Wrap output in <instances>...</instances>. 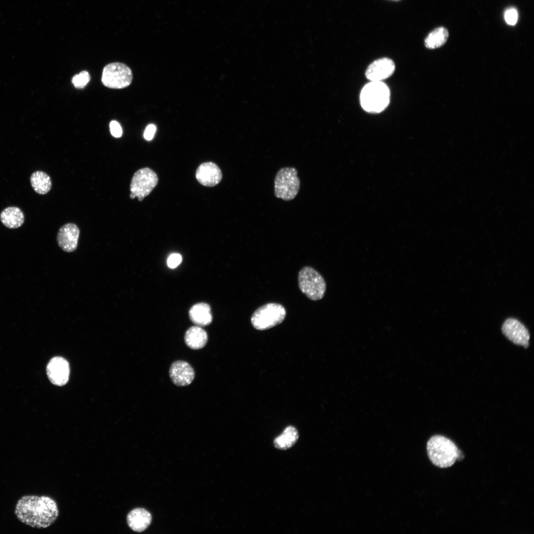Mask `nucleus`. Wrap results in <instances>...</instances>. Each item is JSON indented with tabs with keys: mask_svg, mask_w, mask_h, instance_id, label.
I'll list each match as a JSON object with an SVG mask.
<instances>
[{
	"mask_svg": "<svg viewBox=\"0 0 534 534\" xmlns=\"http://www.w3.org/2000/svg\"><path fill=\"white\" fill-rule=\"evenodd\" d=\"M90 79L89 73L86 71H83L80 74L73 77L72 83L76 88L81 89L86 86Z\"/></svg>",
	"mask_w": 534,
	"mask_h": 534,
	"instance_id": "obj_22",
	"label": "nucleus"
},
{
	"mask_svg": "<svg viewBox=\"0 0 534 534\" xmlns=\"http://www.w3.org/2000/svg\"><path fill=\"white\" fill-rule=\"evenodd\" d=\"M518 13L514 8L507 9L504 14V19L506 22L510 25H515L518 20Z\"/></svg>",
	"mask_w": 534,
	"mask_h": 534,
	"instance_id": "obj_23",
	"label": "nucleus"
},
{
	"mask_svg": "<svg viewBox=\"0 0 534 534\" xmlns=\"http://www.w3.org/2000/svg\"><path fill=\"white\" fill-rule=\"evenodd\" d=\"M284 307L278 303H270L258 308L253 313L251 321L253 327L259 330L271 328L281 323L286 316Z\"/></svg>",
	"mask_w": 534,
	"mask_h": 534,
	"instance_id": "obj_4",
	"label": "nucleus"
},
{
	"mask_svg": "<svg viewBox=\"0 0 534 534\" xmlns=\"http://www.w3.org/2000/svg\"><path fill=\"white\" fill-rule=\"evenodd\" d=\"M132 79V72L128 66L122 63L114 62L104 67L101 81L107 88L121 89L128 87Z\"/></svg>",
	"mask_w": 534,
	"mask_h": 534,
	"instance_id": "obj_7",
	"label": "nucleus"
},
{
	"mask_svg": "<svg viewBox=\"0 0 534 534\" xmlns=\"http://www.w3.org/2000/svg\"><path fill=\"white\" fill-rule=\"evenodd\" d=\"M152 516L149 512L142 508H136L127 515V522L134 531L140 533L145 530L151 524Z\"/></svg>",
	"mask_w": 534,
	"mask_h": 534,
	"instance_id": "obj_15",
	"label": "nucleus"
},
{
	"mask_svg": "<svg viewBox=\"0 0 534 534\" xmlns=\"http://www.w3.org/2000/svg\"><path fill=\"white\" fill-rule=\"evenodd\" d=\"M170 377L173 383L178 386H186L191 383L194 378V371L187 362L177 360L174 362L169 369Z\"/></svg>",
	"mask_w": 534,
	"mask_h": 534,
	"instance_id": "obj_13",
	"label": "nucleus"
},
{
	"mask_svg": "<svg viewBox=\"0 0 534 534\" xmlns=\"http://www.w3.org/2000/svg\"><path fill=\"white\" fill-rule=\"evenodd\" d=\"M195 176L198 182L203 185L212 187L221 181L222 173L216 164L209 162L202 163L198 167Z\"/></svg>",
	"mask_w": 534,
	"mask_h": 534,
	"instance_id": "obj_14",
	"label": "nucleus"
},
{
	"mask_svg": "<svg viewBox=\"0 0 534 534\" xmlns=\"http://www.w3.org/2000/svg\"><path fill=\"white\" fill-rule=\"evenodd\" d=\"M189 315L192 322L200 327L209 325L213 320L211 307L205 303L193 305L189 310Z\"/></svg>",
	"mask_w": 534,
	"mask_h": 534,
	"instance_id": "obj_16",
	"label": "nucleus"
},
{
	"mask_svg": "<svg viewBox=\"0 0 534 534\" xmlns=\"http://www.w3.org/2000/svg\"><path fill=\"white\" fill-rule=\"evenodd\" d=\"M80 229L73 223H67L59 229L56 236L58 246L64 251L70 253L77 249Z\"/></svg>",
	"mask_w": 534,
	"mask_h": 534,
	"instance_id": "obj_11",
	"label": "nucleus"
},
{
	"mask_svg": "<svg viewBox=\"0 0 534 534\" xmlns=\"http://www.w3.org/2000/svg\"><path fill=\"white\" fill-rule=\"evenodd\" d=\"M208 339V335L206 331L198 326L190 327L184 335V341L186 345L193 350L203 348L206 345Z\"/></svg>",
	"mask_w": 534,
	"mask_h": 534,
	"instance_id": "obj_18",
	"label": "nucleus"
},
{
	"mask_svg": "<svg viewBox=\"0 0 534 534\" xmlns=\"http://www.w3.org/2000/svg\"><path fill=\"white\" fill-rule=\"evenodd\" d=\"M156 128L154 125L150 124L148 125L144 133V137L146 140H151L154 135L156 132Z\"/></svg>",
	"mask_w": 534,
	"mask_h": 534,
	"instance_id": "obj_26",
	"label": "nucleus"
},
{
	"mask_svg": "<svg viewBox=\"0 0 534 534\" xmlns=\"http://www.w3.org/2000/svg\"><path fill=\"white\" fill-rule=\"evenodd\" d=\"M110 129L111 134L115 137H120L122 135V129L119 123L116 121H112L110 123Z\"/></svg>",
	"mask_w": 534,
	"mask_h": 534,
	"instance_id": "obj_25",
	"label": "nucleus"
},
{
	"mask_svg": "<svg viewBox=\"0 0 534 534\" xmlns=\"http://www.w3.org/2000/svg\"><path fill=\"white\" fill-rule=\"evenodd\" d=\"M182 261V257L178 253H173L167 259L168 266L171 268H176Z\"/></svg>",
	"mask_w": 534,
	"mask_h": 534,
	"instance_id": "obj_24",
	"label": "nucleus"
},
{
	"mask_svg": "<svg viewBox=\"0 0 534 534\" xmlns=\"http://www.w3.org/2000/svg\"><path fill=\"white\" fill-rule=\"evenodd\" d=\"M503 334L516 345L527 348L530 334L525 326L518 320L510 318L506 319L502 327Z\"/></svg>",
	"mask_w": 534,
	"mask_h": 534,
	"instance_id": "obj_10",
	"label": "nucleus"
},
{
	"mask_svg": "<svg viewBox=\"0 0 534 534\" xmlns=\"http://www.w3.org/2000/svg\"><path fill=\"white\" fill-rule=\"evenodd\" d=\"M158 178L156 173L149 168L137 170L133 175L130 184V197H135L141 202L156 186Z\"/></svg>",
	"mask_w": 534,
	"mask_h": 534,
	"instance_id": "obj_8",
	"label": "nucleus"
},
{
	"mask_svg": "<svg viewBox=\"0 0 534 534\" xmlns=\"http://www.w3.org/2000/svg\"><path fill=\"white\" fill-rule=\"evenodd\" d=\"M30 180L33 189L39 194H46L51 188V178L48 174L43 171L33 172L30 176Z\"/></svg>",
	"mask_w": 534,
	"mask_h": 534,
	"instance_id": "obj_19",
	"label": "nucleus"
},
{
	"mask_svg": "<svg viewBox=\"0 0 534 534\" xmlns=\"http://www.w3.org/2000/svg\"><path fill=\"white\" fill-rule=\"evenodd\" d=\"M298 284L301 292L313 301L321 299L324 296L326 285L321 275L310 267H305L298 274Z\"/></svg>",
	"mask_w": 534,
	"mask_h": 534,
	"instance_id": "obj_6",
	"label": "nucleus"
},
{
	"mask_svg": "<svg viewBox=\"0 0 534 534\" xmlns=\"http://www.w3.org/2000/svg\"><path fill=\"white\" fill-rule=\"evenodd\" d=\"M448 36L447 29L444 27H438L428 35L424 41L425 45L429 49L440 47L446 43Z\"/></svg>",
	"mask_w": 534,
	"mask_h": 534,
	"instance_id": "obj_21",
	"label": "nucleus"
},
{
	"mask_svg": "<svg viewBox=\"0 0 534 534\" xmlns=\"http://www.w3.org/2000/svg\"><path fill=\"white\" fill-rule=\"evenodd\" d=\"M24 214L18 207L10 206L0 213V220L7 228L15 229L22 226L24 222Z\"/></svg>",
	"mask_w": 534,
	"mask_h": 534,
	"instance_id": "obj_17",
	"label": "nucleus"
},
{
	"mask_svg": "<svg viewBox=\"0 0 534 534\" xmlns=\"http://www.w3.org/2000/svg\"><path fill=\"white\" fill-rule=\"evenodd\" d=\"M297 174L294 167H284L278 171L274 179V195L277 198L285 201L294 199L300 187Z\"/></svg>",
	"mask_w": 534,
	"mask_h": 534,
	"instance_id": "obj_5",
	"label": "nucleus"
},
{
	"mask_svg": "<svg viewBox=\"0 0 534 534\" xmlns=\"http://www.w3.org/2000/svg\"><path fill=\"white\" fill-rule=\"evenodd\" d=\"M299 434L296 428L292 426L287 427L282 433L274 440L275 447L287 449L292 447L297 442Z\"/></svg>",
	"mask_w": 534,
	"mask_h": 534,
	"instance_id": "obj_20",
	"label": "nucleus"
},
{
	"mask_svg": "<svg viewBox=\"0 0 534 534\" xmlns=\"http://www.w3.org/2000/svg\"><path fill=\"white\" fill-rule=\"evenodd\" d=\"M427 450L432 463L440 468L451 466L460 456V451L454 443L441 435L434 436L429 439Z\"/></svg>",
	"mask_w": 534,
	"mask_h": 534,
	"instance_id": "obj_2",
	"label": "nucleus"
},
{
	"mask_svg": "<svg viewBox=\"0 0 534 534\" xmlns=\"http://www.w3.org/2000/svg\"><path fill=\"white\" fill-rule=\"evenodd\" d=\"M361 107L366 112L378 113L384 110L390 102V90L382 81L371 82L362 89L360 95Z\"/></svg>",
	"mask_w": 534,
	"mask_h": 534,
	"instance_id": "obj_3",
	"label": "nucleus"
},
{
	"mask_svg": "<svg viewBox=\"0 0 534 534\" xmlns=\"http://www.w3.org/2000/svg\"><path fill=\"white\" fill-rule=\"evenodd\" d=\"M46 371L48 378L53 384L62 386L67 383L70 367L68 362L63 357L52 358L46 366Z\"/></svg>",
	"mask_w": 534,
	"mask_h": 534,
	"instance_id": "obj_9",
	"label": "nucleus"
},
{
	"mask_svg": "<svg viewBox=\"0 0 534 534\" xmlns=\"http://www.w3.org/2000/svg\"><path fill=\"white\" fill-rule=\"evenodd\" d=\"M14 513L17 518L26 525L45 529L55 522L58 509L55 501L48 496L26 495L18 500Z\"/></svg>",
	"mask_w": 534,
	"mask_h": 534,
	"instance_id": "obj_1",
	"label": "nucleus"
},
{
	"mask_svg": "<svg viewBox=\"0 0 534 534\" xmlns=\"http://www.w3.org/2000/svg\"><path fill=\"white\" fill-rule=\"evenodd\" d=\"M395 64L388 58H382L373 61L365 72V76L371 82H380L388 78L394 73Z\"/></svg>",
	"mask_w": 534,
	"mask_h": 534,
	"instance_id": "obj_12",
	"label": "nucleus"
}]
</instances>
